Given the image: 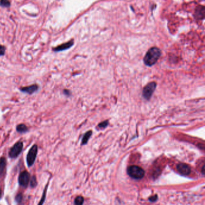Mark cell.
I'll return each instance as SVG.
<instances>
[{"instance_id": "277c9868", "label": "cell", "mask_w": 205, "mask_h": 205, "mask_svg": "<svg viewBox=\"0 0 205 205\" xmlns=\"http://www.w3.org/2000/svg\"><path fill=\"white\" fill-rule=\"evenodd\" d=\"M37 153H38V147L36 144H34L31 147L26 155V164L29 167H31L34 164Z\"/></svg>"}, {"instance_id": "7402d4cb", "label": "cell", "mask_w": 205, "mask_h": 205, "mask_svg": "<svg viewBox=\"0 0 205 205\" xmlns=\"http://www.w3.org/2000/svg\"><path fill=\"white\" fill-rule=\"evenodd\" d=\"M157 197H158L157 195H154V196H152V197L149 198V200H150L151 202H155V201H156L157 200Z\"/></svg>"}, {"instance_id": "ac0fdd59", "label": "cell", "mask_w": 205, "mask_h": 205, "mask_svg": "<svg viewBox=\"0 0 205 205\" xmlns=\"http://www.w3.org/2000/svg\"><path fill=\"white\" fill-rule=\"evenodd\" d=\"M22 199H23V195L21 193H19L16 195V196L15 197V201L18 203V204H20L22 202Z\"/></svg>"}, {"instance_id": "603a6c76", "label": "cell", "mask_w": 205, "mask_h": 205, "mask_svg": "<svg viewBox=\"0 0 205 205\" xmlns=\"http://www.w3.org/2000/svg\"><path fill=\"white\" fill-rule=\"evenodd\" d=\"M1 190H0V198H1Z\"/></svg>"}, {"instance_id": "6da1fadb", "label": "cell", "mask_w": 205, "mask_h": 205, "mask_svg": "<svg viewBox=\"0 0 205 205\" xmlns=\"http://www.w3.org/2000/svg\"><path fill=\"white\" fill-rule=\"evenodd\" d=\"M161 55V51L157 47H152L149 49L144 57L143 61L146 66L151 67L156 63Z\"/></svg>"}, {"instance_id": "5bb4252c", "label": "cell", "mask_w": 205, "mask_h": 205, "mask_svg": "<svg viewBox=\"0 0 205 205\" xmlns=\"http://www.w3.org/2000/svg\"><path fill=\"white\" fill-rule=\"evenodd\" d=\"M48 185L47 184L45 186V188L44 189V191H43V194H42V198H41V200H40L38 205H43L44 202H45V198H46V192H47V189H48Z\"/></svg>"}, {"instance_id": "30bf717a", "label": "cell", "mask_w": 205, "mask_h": 205, "mask_svg": "<svg viewBox=\"0 0 205 205\" xmlns=\"http://www.w3.org/2000/svg\"><path fill=\"white\" fill-rule=\"evenodd\" d=\"M194 16L198 20H203L204 17V7L200 6L195 9Z\"/></svg>"}, {"instance_id": "5b68a950", "label": "cell", "mask_w": 205, "mask_h": 205, "mask_svg": "<svg viewBox=\"0 0 205 205\" xmlns=\"http://www.w3.org/2000/svg\"><path fill=\"white\" fill-rule=\"evenodd\" d=\"M24 147V144L22 142L20 141L15 143L10 149L8 152V156L12 159L16 158L21 153Z\"/></svg>"}, {"instance_id": "52a82bcc", "label": "cell", "mask_w": 205, "mask_h": 205, "mask_svg": "<svg viewBox=\"0 0 205 205\" xmlns=\"http://www.w3.org/2000/svg\"><path fill=\"white\" fill-rule=\"evenodd\" d=\"M74 45V40L73 39H71L70 40L62 43L57 46H56L55 48H53L52 50L54 52H60V51H65L67 50L69 48H70L72 46Z\"/></svg>"}, {"instance_id": "d6986e66", "label": "cell", "mask_w": 205, "mask_h": 205, "mask_svg": "<svg viewBox=\"0 0 205 205\" xmlns=\"http://www.w3.org/2000/svg\"><path fill=\"white\" fill-rule=\"evenodd\" d=\"M108 125V121L105 120V121H104V122H102L101 123H100L98 125V127L100 129H104V128H105Z\"/></svg>"}, {"instance_id": "4fadbf2b", "label": "cell", "mask_w": 205, "mask_h": 205, "mask_svg": "<svg viewBox=\"0 0 205 205\" xmlns=\"http://www.w3.org/2000/svg\"><path fill=\"white\" fill-rule=\"evenodd\" d=\"M91 134H92L91 130H89V131H87L84 135L82 139V145L87 144V143L88 142L89 139L90 137H91Z\"/></svg>"}, {"instance_id": "e0dca14e", "label": "cell", "mask_w": 205, "mask_h": 205, "mask_svg": "<svg viewBox=\"0 0 205 205\" xmlns=\"http://www.w3.org/2000/svg\"><path fill=\"white\" fill-rule=\"evenodd\" d=\"M10 2L7 0H2V1H0V6L3 7H9L10 6Z\"/></svg>"}, {"instance_id": "9c48e42d", "label": "cell", "mask_w": 205, "mask_h": 205, "mask_svg": "<svg viewBox=\"0 0 205 205\" xmlns=\"http://www.w3.org/2000/svg\"><path fill=\"white\" fill-rule=\"evenodd\" d=\"M39 90V86L37 84H33L29 86H26V87H24L20 89V90L23 92V93H27V94H33L35 92H36L37 91H38Z\"/></svg>"}, {"instance_id": "ffe728a7", "label": "cell", "mask_w": 205, "mask_h": 205, "mask_svg": "<svg viewBox=\"0 0 205 205\" xmlns=\"http://www.w3.org/2000/svg\"><path fill=\"white\" fill-rule=\"evenodd\" d=\"M6 47L4 46L0 45V55H4L6 52Z\"/></svg>"}, {"instance_id": "7c38bea8", "label": "cell", "mask_w": 205, "mask_h": 205, "mask_svg": "<svg viewBox=\"0 0 205 205\" xmlns=\"http://www.w3.org/2000/svg\"><path fill=\"white\" fill-rule=\"evenodd\" d=\"M16 131L19 133H25L29 131V128L25 124H20L16 126Z\"/></svg>"}, {"instance_id": "3957f363", "label": "cell", "mask_w": 205, "mask_h": 205, "mask_svg": "<svg viewBox=\"0 0 205 205\" xmlns=\"http://www.w3.org/2000/svg\"><path fill=\"white\" fill-rule=\"evenodd\" d=\"M156 83L155 82H151L143 88L142 91V96L143 98L147 100H150L152 95L156 88Z\"/></svg>"}, {"instance_id": "8fae6325", "label": "cell", "mask_w": 205, "mask_h": 205, "mask_svg": "<svg viewBox=\"0 0 205 205\" xmlns=\"http://www.w3.org/2000/svg\"><path fill=\"white\" fill-rule=\"evenodd\" d=\"M6 169V160L4 157L0 158V176H1Z\"/></svg>"}, {"instance_id": "ba28073f", "label": "cell", "mask_w": 205, "mask_h": 205, "mask_svg": "<svg viewBox=\"0 0 205 205\" xmlns=\"http://www.w3.org/2000/svg\"><path fill=\"white\" fill-rule=\"evenodd\" d=\"M176 169L178 172L182 175H188L191 172V169L190 166L187 164H183V163L179 164L178 165H177Z\"/></svg>"}, {"instance_id": "44dd1931", "label": "cell", "mask_w": 205, "mask_h": 205, "mask_svg": "<svg viewBox=\"0 0 205 205\" xmlns=\"http://www.w3.org/2000/svg\"><path fill=\"white\" fill-rule=\"evenodd\" d=\"M63 93L67 96H69L71 95L70 91L69 90H67V89H65V90H63Z\"/></svg>"}, {"instance_id": "7a4b0ae2", "label": "cell", "mask_w": 205, "mask_h": 205, "mask_svg": "<svg viewBox=\"0 0 205 205\" xmlns=\"http://www.w3.org/2000/svg\"><path fill=\"white\" fill-rule=\"evenodd\" d=\"M128 174L130 177L135 179H141L144 176V171L140 167L131 165L128 168Z\"/></svg>"}, {"instance_id": "8992f818", "label": "cell", "mask_w": 205, "mask_h": 205, "mask_svg": "<svg viewBox=\"0 0 205 205\" xmlns=\"http://www.w3.org/2000/svg\"><path fill=\"white\" fill-rule=\"evenodd\" d=\"M30 181V174L27 171H23L21 172L18 178V182L21 186L26 188L29 185Z\"/></svg>"}, {"instance_id": "9a60e30c", "label": "cell", "mask_w": 205, "mask_h": 205, "mask_svg": "<svg viewBox=\"0 0 205 205\" xmlns=\"http://www.w3.org/2000/svg\"><path fill=\"white\" fill-rule=\"evenodd\" d=\"M75 205H82L84 203V198L82 196H78L75 199Z\"/></svg>"}, {"instance_id": "2e32d148", "label": "cell", "mask_w": 205, "mask_h": 205, "mask_svg": "<svg viewBox=\"0 0 205 205\" xmlns=\"http://www.w3.org/2000/svg\"><path fill=\"white\" fill-rule=\"evenodd\" d=\"M30 185L31 188H35L37 185V181L36 179V177L35 176H33L32 177V178L31 179L30 181Z\"/></svg>"}]
</instances>
